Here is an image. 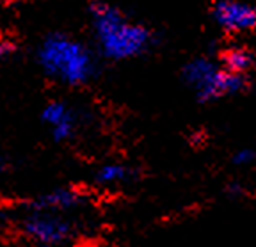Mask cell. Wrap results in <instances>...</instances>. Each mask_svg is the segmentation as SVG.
Listing matches in <instances>:
<instances>
[{
  "instance_id": "5",
  "label": "cell",
  "mask_w": 256,
  "mask_h": 247,
  "mask_svg": "<svg viewBox=\"0 0 256 247\" xmlns=\"http://www.w3.org/2000/svg\"><path fill=\"white\" fill-rule=\"evenodd\" d=\"M214 18L217 25L230 32L251 30L256 24V12L251 6L236 0H220L214 9Z\"/></svg>"
},
{
  "instance_id": "3",
  "label": "cell",
  "mask_w": 256,
  "mask_h": 247,
  "mask_svg": "<svg viewBox=\"0 0 256 247\" xmlns=\"http://www.w3.org/2000/svg\"><path fill=\"white\" fill-rule=\"evenodd\" d=\"M184 78L196 91L201 102H212L222 96L236 94L246 86L242 75L219 68L208 59H196L188 62L184 70Z\"/></svg>"
},
{
  "instance_id": "8",
  "label": "cell",
  "mask_w": 256,
  "mask_h": 247,
  "mask_svg": "<svg viewBox=\"0 0 256 247\" xmlns=\"http://www.w3.org/2000/svg\"><path fill=\"white\" fill-rule=\"evenodd\" d=\"M132 178H134L132 169L120 162L104 164L94 172V182L100 187H120L123 184H128Z\"/></svg>"
},
{
  "instance_id": "12",
  "label": "cell",
  "mask_w": 256,
  "mask_h": 247,
  "mask_svg": "<svg viewBox=\"0 0 256 247\" xmlns=\"http://www.w3.org/2000/svg\"><path fill=\"white\" fill-rule=\"evenodd\" d=\"M6 171V158L2 155H0V174Z\"/></svg>"
},
{
  "instance_id": "7",
  "label": "cell",
  "mask_w": 256,
  "mask_h": 247,
  "mask_svg": "<svg viewBox=\"0 0 256 247\" xmlns=\"http://www.w3.org/2000/svg\"><path fill=\"white\" fill-rule=\"evenodd\" d=\"M84 198L75 188H56L52 192L40 196L30 203V210L36 212H52V214H64L73 208H78Z\"/></svg>"
},
{
  "instance_id": "11",
  "label": "cell",
  "mask_w": 256,
  "mask_h": 247,
  "mask_svg": "<svg viewBox=\"0 0 256 247\" xmlns=\"http://www.w3.org/2000/svg\"><path fill=\"white\" fill-rule=\"evenodd\" d=\"M11 50H12L11 43H8L6 40H0V60L6 59V57L11 54Z\"/></svg>"
},
{
  "instance_id": "4",
  "label": "cell",
  "mask_w": 256,
  "mask_h": 247,
  "mask_svg": "<svg viewBox=\"0 0 256 247\" xmlns=\"http://www.w3.org/2000/svg\"><path fill=\"white\" fill-rule=\"evenodd\" d=\"M22 232L36 244H60L75 235L73 224L60 214L32 210L30 216L22 220Z\"/></svg>"
},
{
  "instance_id": "1",
  "label": "cell",
  "mask_w": 256,
  "mask_h": 247,
  "mask_svg": "<svg viewBox=\"0 0 256 247\" xmlns=\"http://www.w3.org/2000/svg\"><path fill=\"white\" fill-rule=\"evenodd\" d=\"M92 28L102 54L108 59H130L142 54L152 43L144 27L130 22L118 9L107 4H94L91 9Z\"/></svg>"
},
{
  "instance_id": "14",
  "label": "cell",
  "mask_w": 256,
  "mask_h": 247,
  "mask_svg": "<svg viewBox=\"0 0 256 247\" xmlns=\"http://www.w3.org/2000/svg\"><path fill=\"white\" fill-rule=\"evenodd\" d=\"M0 220H2V216H0Z\"/></svg>"
},
{
  "instance_id": "6",
  "label": "cell",
  "mask_w": 256,
  "mask_h": 247,
  "mask_svg": "<svg viewBox=\"0 0 256 247\" xmlns=\"http://www.w3.org/2000/svg\"><path fill=\"white\" fill-rule=\"evenodd\" d=\"M43 121L56 140H70L75 136L76 128H78V114L75 108H72L64 102H52L48 104L43 110Z\"/></svg>"
},
{
  "instance_id": "2",
  "label": "cell",
  "mask_w": 256,
  "mask_h": 247,
  "mask_svg": "<svg viewBox=\"0 0 256 247\" xmlns=\"http://www.w3.org/2000/svg\"><path fill=\"white\" fill-rule=\"evenodd\" d=\"M40 62L50 76L68 86L86 84L94 75L92 54L66 36H50L40 48Z\"/></svg>"
},
{
  "instance_id": "13",
  "label": "cell",
  "mask_w": 256,
  "mask_h": 247,
  "mask_svg": "<svg viewBox=\"0 0 256 247\" xmlns=\"http://www.w3.org/2000/svg\"><path fill=\"white\" fill-rule=\"evenodd\" d=\"M38 247H62L60 244H38Z\"/></svg>"
},
{
  "instance_id": "10",
  "label": "cell",
  "mask_w": 256,
  "mask_h": 247,
  "mask_svg": "<svg viewBox=\"0 0 256 247\" xmlns=\"http://www.w3.org/2000/svg\"><path fill=\"white\" fill-rule=\"evenodd\" d=\"M256 158L254 152L252 150H249V148H242V150H238V152L233 155V162L236 164V166H249V164H252Z\"/></svg>"
},
{
  "instance_id": "9",
  "label": "cell",
  "mask_w": 256,
  "mask_h": 247,
  "mask_svg": "<svg viewBox=\"0 0 256 247\" xmlns=\"http://www.w3.org/2000/svg\"><path fill=\"white\" fill-rule=\"evenodd\" d=\"M224 70H228L236 75H242L252 66V54L246 48H232L222 57Z\"/></svg>"
}]
</instances>
